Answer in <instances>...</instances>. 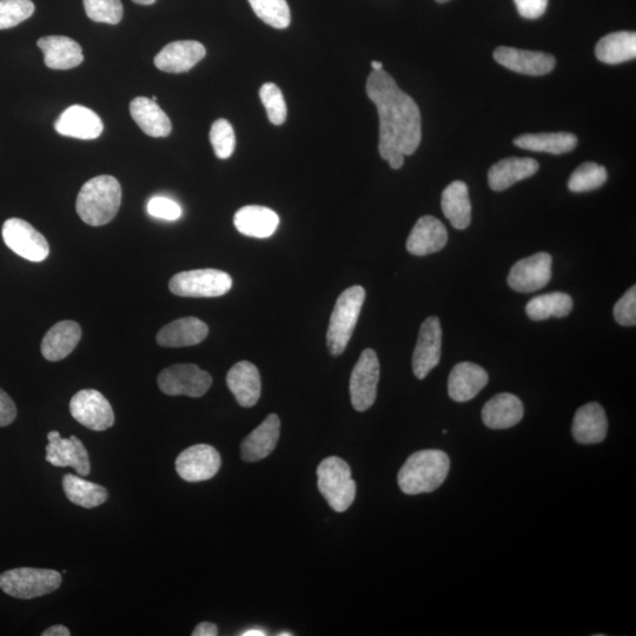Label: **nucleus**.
Returning a JSON list of instances; mask_svg holds the SVG:
<instances>
[{
	"mask_svg": "<svg viewBox=\"0 0 636 636\" xmlns=\"http://www.w3.org/2000/svg\"><path fill=\"white\" fill-rule=\"evenodd\" d=\"M86 16L96 23L117 25L123 18L121 0H83Z\"/></svg>",
	"mask_w": 636,
	"mask_h": 636,
	"instance_id": "obj_38",
	"label": "nucleus"
},
{
	"mask_svg": "<svg viewBox=\"0 0 636 636\" xmlns=\"http://www.w3.org/2000/svg\"><path fill=\"white\" fill-rule=\"evenodd\" d=\"M220 453L209 445H196L183 450L176 460V472L187 482L208 481L220 472Z\"/></svg>",
	"mask_w": 636,
	"mask_h": 636,
	"instance_id": "obj_12",
	"label": "nucleus"
},
{
	"mask_svg": "<svg viewBox=\"0 0 636 636\" xmlns=\"http://www.w3.org/2000/svg\"><path fill=\"white\" fill-rule=\"evenodd\" d=\"M130 114L144 134L162 138L171 134L170 118L157 102L147 97H137L130 103Z\"/></svg>",
	"mask_w": 636,
	"mask_h": 636,
	"instance_id": "obj_30",
	"label": "nucleus"
},
{
	"mask_svg": "<svg viewBox=\"0 0 636 636\" xmlns=\"http://www.w3.org/2000/svg\"><path fill=\"white\" fill-rule=\"evenodd\" d=\"M157 383L165 395L202 397L208 393L212 377L196 364H175L159 374Z\"/></svg>",
	"mask_w": 636,
	"mask_h": 636,
	"instance_id": "obj_8",
	"label": "nucleus"
},
{
	"mask_svg": "<svg viewBox=\"0 0 636 636\" xmlns=\"http://www.w3.org/2000/svg\"><path fill=\"white\" fill-rule=\"evenodd\" d=\"M70 413L82 426L104 432L115 423V413L102 393L95 389H84L70 401Z\"/></svg>",
	"mask_w": 636,
	"mask_h": 636,
	"instance_id": "obj_10",
	"label": "nucleus"
},
{
	"mask_svg": "<svg viewBox=\"0 0 636 636\" xmlns=\"http://www.w3.org/2000/svg\"><path fill=\"white\" fill-rule=\"evenodd\" d=\"M45 460L55 467H71L79 476H88L91 472L88 450L77 436L63 439L57 430L48 434Z\"/></svg>",
	"mask_w": 636,
	"mask_h": 636,
	"instance_id": "obj_15",
	"label": "nucleus"
},
{
	"mask_svg": "<svg viewBox=\"0 0 636 636\" xmlns=\"http://www.w3.org/2000/svg\"><path fill=\"white\" fill-rule=\"evenodd\" d=\"M122 203L121 184L109 175L97 176L79 191L76 209L81 220L91 227H102L118 214Z\"/></svg>",
	"mask_w": 636,
	"mask_h": 636,
	"instance_id": "obj_2",
	"label": "nucleus"
},
{
	"mask_svg": "<svg viewBox=\"0 0 636 636\" xmlns=\"http://www.w3.org/2000/svg\"><path fill=\"white\" fill-rule=\"evenodd\" d=\"M494 59L510 71L527 76H545L556 65L554 56L545 52L526 51L501 46L494 52Z\"/></svg>",
	"mask_w": 636,
	"mask_h": 636,
	"instance_id": "obj_16",
	"label": "nucleus"
},
{
	"mask_svg": "<svg viewBox=\"0 0 636 636\" xmlns=\"http://www.w3.org/2000/svg\"><path fill=\"white\" fill-rule=\"evenodd\" d=\"M607 177V170L602 165L583 163L569 178L568 188L573 192L596 190L606 183Z\"/></svg>",
	"mask_w": 636,
	"mask_h": 636,
	"instance_id": "obj_37",
	"label": "nucleus"
},
{
	"mask_svg": "<svg viewBox=\"0 0 636 636\" xmlns=\"http://www.w3.org/2000/svg\"><path fill=\"white\" fill-rule=\"evenodd\" d=\"M367 95L380 117V155L390 167H403L404 156L413 155L422 139L419 106L403 92L388 72L373 71L367 81Z\"/></svg>",
	"mask_w": 636,
	"mask_h": 636,
	"instance_id": "obj_1",
	"label": "nucleus"
},
{
	"mask_svg": "<svg viewBox=\"0 0 636 636\" xmlns=\"http://www.w3.org/2000/svg\"><path fill=\"white\" fill-rule=\"evenodd\" d=\"M43 636H70L69 628L63 625L52 626L42 633Z\"/></svg>",
	"mask_w": 636,
	"mask_h": 636,
	"instance_id": "obj_47",
	"label": "nucleus"
},
{
	"mask_svg": "<svg viewBox=\"0 0 636 636\" xmlns=\"http://www.w3.org/2000/svg\"><path fill=\"white\" fill-rule=\"evenodd\" d=\"M260 97L271 123L282 125L286 122L287 104L281 89L276 84L265 83L260 90Z\"/></svg>",
	"mask_w": 636,
	"mask_h": 636,
	"instance_id": "obj_41",
	"label": "nucleus"
},
{
	"mask_svg": "<svg viewBox=\"0 0 636 636\" xmlns=\"http://www.w3.org/2000/svg\"><path fill=\"white\" fill-rule=\"evenodd\" d=\"M489 376L485 369L475 363L456 364L448 380L450 399L463 403L473 400L488 384Z\"/></svg>",
	"mask_w": 636,
	"mask_h": 636,
	"instance_id": "obj_20",
	"label": "nucleus"
},
{
	"mask_svg": "<svg viewBox=\"0 0 636 636\" xmlns=\"http://www.w3.org/2000/svg\"><path fill=\"white\" fill-rule=\"evenodd\" d=\"M380 380L379 357L373 349H366L360 356L350 377L351 404L357 412H366L376 401Z\"/></svg>",
	"mask_w": 636,
	"mask_h": 636,
	"instance_id": "obj_9",
	"label": "nucleus"
},
{
	"mask_svg": "<svg viewBox=\"0 0 636 636\" xmlns=\"http://www.w3.org/2000/svg\"><path fill=\"white\" fill-rule=\"evenodd\" d=\"M317 486L331 509L346 512L356 498V482L348 463L341 457L330 456L317 468Z\"/></svg>",
	"mask_w": 636,
	"mask_h": 636,
	"instance_id": "obj_5",
	"label": "nucleus"
},
{
	"mask_svg": "<svg viewBox=\"0 0 636 636\" xmlns=\"http://www.w3.org/2000/svg\"><path fill=\"white\" fill-rule=\"evenodd\" d=\"M573 298L565 293H551L532 298L526 306L530 320L545 321L548 318H562L571 314Z\"/></svg>",
	"mask_w": 636,
	"mask_h": 636,
	"instance_id": "obj_35",
	"label": "nucleus"
},
{
	"mask_svg": "<svg viewBox=\"0 0 636 636\" xmlns=\"http://www.w3.org/2000/svg\"><path fill=\"white\" fill-rule=\"evenodd\" d=\"M35 12L31 0H0V30H8L29 19Z\"/></svg>",
	"mask_w": 636,
	"mask_h": 636,
	"instance_id": "obj_39",
	"label": "nucleus"
},
{
	"mask_svg": "<svg viewBox=\"0 0 636 636\" xmlns=\"http://www.w3.org/2000/svg\"><path fill=\"white\" fill-rule=\"evenodd\" d=\"M447 242L445 225L434 216H423L416 222L408 237L407 250L415 256H427L439 253Z\"/></svg>",
	"mask_w": 636,
	"mask_h": 636,
	"instance_id": "obj_19",
	"label": "nucleus"
},
{
	"mask_svg": "<svg viewBox=\"0 0 636 636\" xmlns=\"http://www.w3.org/2000/svg\"><path fill=\"white\" fill-rule=\"evenodd\" d=\"M3 240L13 253L30 262H43L50 254L46 238L21 218H10L4 223Z\"/></svg>",
	"mask_w": 636,
	"mask_h": 636,
	"instance_id": "obj_11",
	"label": "nucleus"
},
{
	"mask_svg": "<svg viewBox=\"0 0 636 636\" xmlns=\"http://www.w3.org/2000/svg\"><path fill=\"white\" fill-rule=\"evenodd\" d=\"M207 55V50L200 42H172L155 57V65L168 74L188 72Z\"/></svg>",
	"mask_w": 636,
	"mask_h": 636,
	"instance_id": "obj_18",
	"label": "nucleus"
},
{
	"mask_svg": "<svg viewBox=\"0 0 636 636\" xmlns=\"http://www.w3.org/2000/svg\"><path fill=\"white\" fill-rule=\"evenodd\" d=\"M371 68H373L374 71H380L383 70V64L381 62L374 61L371 62Z\"/></svg>",
	"mask_w": 636,
	"mask_h": 636,
	"instance_id": "obj_50",
	"label": "nucleus"
},
{
	"mask_svg": "<svg viewBox=\"0 0 636 636\" xmlns=\"http://www.w3.org/2000/svg\"><path fill=\"white\" fill-rule=\"evenodd\" d=\"M442 350V328L439 317H428L422 323L413 355V371L417 379L424 380L439 366Z\"/></svg>",
	"mask_w": 636,
	"mask_h": 636,
	"instance_id": "obj_14",
	"label": "nucleus"
},
{
	"mask_svg": "<svg viewBox=\"0 0 636 636\" xmlns=\"http://www.w3.org/2000/svg\"><path fill=\"white\" fill-rule=\"evenodd\" d=\"M441 208L455 229H467L472 222V203L467 184L461 181L450 183L442 192Z\"/></svg>",
	"mask_w": 636,
	"mask_h": 636,
	"instance_id": "obj_31",
	"label": "nucleus"
},
{
	"mask_svg": "<svg viewBox=\"0 0 636 636\" xmlns=\"http://www.w3.org/2000/svg\"><path fill=\"white\" fill-rule=\"evenodd\" d=\"M243 636H264L267 635L262 629H250V631L242 633Z\"/></svg>",
	"mask_w": 636,
	"mask_h": 636,
	"instance_id": "obj_48",
	"label": "nucleus"
},
{
	"mask_svg": "<svg viewBox=\"0 0 636 636\" xmlns=\"http://www.w3.org/2000/svg\"><path fill=\"white\" fill-rule=\"evenodd\" d=\"M55 129L59 135L90 141L102 135L104 124L95 111L72 105L59 116Z\"/></svg>",
	"mask_w": 636,
	"mask_h": 636,
	"instance_id": "obj_17",
	"label": "nucleus"
},
{
	"mask_svg": "<svg viewBox=\"0 0 636 636\" xmlns=\"http://www.w3.org/2000/svg\"><path fill=\"white\" fill-rule=\"evenodd\" d=\"M539 163L533 158L509 157L493 165L488 172L489 187L503 191L515 183L532 177L539 171Z\"/></svg>",
	"mask_w": 636,
	"mask_h": 636,
	"instance_id": "obj_27",
	"label": "nucleus"
},
{
	"mask_svg": "<svg viewBox=\"0 0 636 636\" xmlns=\"http://www.w3.org/2000/svg\"><path fill=\"white\" fill-rule=\"evenodd\" d=\"M595 55L605 64L615 65L632 61L636 57L635 32L609 33L596 45Z\"/></svg>",
	"mask_w": 636,
	"mask_h": 636,
	"instance_id": "obj_32",
	"label": "nucleus"
},
{
	"mask_svg": "<svg viewBox=\"0 0 636 636\" xmlns=\"http://www.w3.org/2000/svg\"><path fill=\"white\" fill-rule=\"evenodd\" d=\"M291 635H293V634H291V633H280V634H278V636H291Z\"/></svg>",
	"mask_w": 636,
	"mask_h": 636,
	"instance_id": "obj_51",
	"label": "nucleus"
},
{
	"mask_svg": "<svg viewBox=\"0 0 636 636\" xmlns=\"http://www.w3.org/2000/svg\"><path fill=\"white\" fill-rule=\"evenodd\" d=\"M227 384L241 407L256 406L262 392L260 371L255 364L242 361L229 370Z\"/></svg>",
	"mask_w": 636,
	"mask_h": 636,
	"instance_id": "obj_22",
	"label": "nucleus"
},
{
	"mask_svg": "<svg viewBox=\"0 0 636 636\" xmlns=\"http://www.w3.org/2000/svg\"><path fill=\"white\" fill-rule=\"evenodd\" d=\"M552 262V256L547 253L516 262L508 276L509 287L525 294L545 288L552 278Z\"/></svg>",
	"mask_w": 636,
	"mask_h": 636,
	"instance_id": "obj_13",
	"label": "nucleus"
},
{
	"mask_svg": "<svg viewBox=\"0 0 636 636\" xmlns=\"http://www.w3.org/2000/svg\"><path fill=\"white\" fill-rule=\"evenodd\" d=\"M82 339V329L77 322L62 321L45 334L42 354L45 360L58 362L66 359Z\"/></svg>",
	"mask_w": 636,
	"mask_h": 636,
	"instance_id": "obj_26",
	"label": "nucleus"
},
{
	"mask_svg": "<svg viewBox=\"0 0 636 636\" xmlns=\"http://www.w3.org/2000/svg\"><path fill=\"white\" fill-rule=\"evenodd\" d=\"M515 147L529 151L547 152L552 155H563L573 151L578 145V138L569 132H552V134H529L514 139Z\"/></svg>",
	"mask_w": 636,
	"mask_h": 636,
	"instance_id": "obj_34",
	"label": "nucleus"
},
{
	"mask_svg": "<svg viewBox=\"0 0 636 636\" xmlns=\"http://www.w3.org/2000/svg\"><path fill=\"white\" fill-rule=\"evenodd\" d=\"M615 321L624 327H634L636 324V287L627 290L614 307Z\"/></svg>",
	"mask_w": 636,
	"mask_h": 636,
	"instance_id": "obj_42",
	"label": "nucleus"
},
{
	"mask_svg": "<svg viewBox=\"0 0 636 636\" xmlns=\"http://www.w3.org/2000/svg\"><path fill=\"white\" fill-rule=\"evenodd\" d=\"M281 435V420L276 414H270L254 432H251L241 445L244 461L257 462L274 452Z\"/></svg>",
	"mask_w": 636,
	"mask_h": 636,
	"instance_id": "obj_21",
	"label": "nucleus"
},
{
	"mask_svg": "<svg viewBox=\"0 0 636 636\" xmlns=\"http://www.w3.org/2000/svg\"><path fill=\"white\" fill-rule=\"evenodd\" d=\"M149 215L161 220L176 221L182 216V208L168 197H154L148 203Z\"/></svg>",
	"mask_w": 636,
	"mask_h": 636,
	"instance_id": "obj_43",
	"label": "nucleus"
},
{
	"mask_svg": "<svg viewBox=\"0 0 636 636\" xmlns=\"http://www.w3.org/2000/svg\"><path fill=\"white\" fill-rule=\"evenodd\" d=\"M258 18L275 29H287L291 15L287 0H249Z\"/></svg>",
	"mask_w": 636,
	"mask_h": 636,
	"instance_id": "obj_36",
	"label": "nucleus"
},
{
	"mask_svg": "<svg viewBox=\"0 0 636 636\" xmlns=\"http://www.w3.org/2000/svg\"><path fill=\"white\" fill-rule=\"evenodd\" d=\"M525 409L519 397L503 393L493 397L482 409V420L490 429H508L519 424Z\"/></svg>",
	"mask_w": 636,
	"mask_h": 636,
	"instance_id": "obj_28",
	"label": "nucleus"
},
{
	"mask_svg": "<svg viewBox=\"0 0 636 636\" xmlns=\"http://www.w3.org/2000/svg\"><path fill=\"white\" fill-rule=\"evenodd\" d=\"M516 8L523 18L538 19L545 15L548 0H514Z\"/></svg>",
	"mask_w": 636,
	"mask_h": 636,
	"instance_id": "obj_44",
	"label": "nucleus"
},
{
	"mask_svg": "<svg viewBox=\"0 0 636 636\" xmlns=\"http://www.w3.org/2000/svg\"><path fill=\"white\" fill-rule=\"evenodd\" d=\"M132 2L139 5H152L157 2V0H132Z\"/></svg>",
	"mask_w": 636,
	"mask_h": 636,
	"instance_id": "obj_49",
	"label": "nucleus"
},
{
	"mask_svg": "<svg viewBox=\"0 0 636 636\" xmlns=\"http://www.w3.org/2000/svg\"><path fill=\"white\" fill-rule=\"evenodd\" d=\"M209 334V328L196 317H184L164 326L157 334V343L164 348L191 347L200 344Z\"/></svg>",
	"mask_w": 636,
	"mask_h": 636,
	"instance_id": "obj_23",
	"label": "nucleus"
},
{
	"mask_svg": "<svg viewBox=\"0 0 636 636\" xmlns=\"http://www.w3.org/2000/svg\"><path fill=\"white\" fill-rule=\"evenodd\" d=\"M450 469L448 455L441 450L427 449L408 457L397 481L404 494L432 493L446 481Z\"/></svg>",
	"mask_w": 636,
	"mask_h": 636,
	"instance_id": "obj_3",
	"label": "nucleus"
},
{
	"mask_svg": "<svg viewBox=\"0 0 636 636\" xmlns=\"http://www.w3.org/2000/svg\"><path fill=\"white\" fill-rule=\"evenodd\" d=\"M210 142L218 158L228 159L233 156L236 148V136L233 125H231L227 119H218V121L212 124Z\"/></svg>",
	"mask_w": 636,
	"mask_h": 636,
	"instance_id": "obj_40",
	"label": "nucleus"
},
{
	"mask_svg": "<svg viewBox=\"0 0 636 636\" xmlns=\"http://www.w3.org/2000/svg\"><path fill=\"white\" fill-rule=\"evenodd\" d=\"M63 576L52 569L15 568L0 574V589L12 598L31 600L56 592Z\"/></svg>",
	"mask_w": 636,
	"mask_h": 636,
	"instance_id": "obj_6",
	"label": "nucleus"
},
{
	"mask_svg": "<svg viewBox=\"0 0 636 636\" xmlns=\"http://www.w3.org/2000/svg\"><path fill=\"white\" fill-rule=\"evenodd\" d=\"M437 3L443 4L449 2V0H436Z\"/></svg>",
	"mask_w": 636,
	"mask_h": 636,
	"instance_id": "obj_52",
	"label": "nucleus"
},
{
	"mask_svg": "<svg viewBox=\"0 0 636 636\" xmlns=\"http://www.w3.org/2000/svg\"><path fill=\"white\" fill-rule=\"evenodd\" d=\"M63 489L71 503L85 509L102 506L109 498L105 487L86 481L82 476L66 474L63 477Z\"/></svg>",
	"mask_w": 636,
	"mask_h": 636,
	"instance_id": "obj_33",
	"label": "nucleus"
},
{
	"mask_svg": "<svg viewBox=\"0 0 636 636\" xmlns=\"http://www.w3.org/2000/svg\"><path fill=\"white\" fill-rule=\"evenodd\" d=\"M37 44L44 53L46 66L52 70L74 69L84 61L81 45L69 37H43Z\"/></svg>",
	"mask_w": 636,
	"mask_h": 636,
	"instance_id": "obj_24",
	"label": "nucleus"
},
{
	"mask_svg": "<svg viewBox=\"0 0 636 636\" xmlns=\"http://www.w3.org/2000/svg\"><path fill=\"white\" fill-rule=\"evenodd\" d=\"M607 432V416L599 403H588L575 413L572 427L575 441L582 445H595L606 439Z\"/></svg>",
	"mask_w": 636,
	"mask_h": 636,
	"instance_id": "obj_25",
	"label": "nucleus"
},
{
	"mask_svg": "<svg viewBox=\"0 0 636 636\" xmlns=\"http://www.w3.org/2000/svg\"><path fill=\"white\" fill-rule=\"evenodd\" d=\"M233 288V278L224 271L200 269L183 271L171 278L169 289L181 297H220Z\"/></svg>",
	"mask_w": 636,
	"mask_h": 636,
	"instance_id": "obj_7",
	"label": "nucleus"
},
{
	"mask_svg": "<svg viewBox=\"0 0 636 636\" xmlns=\"http://www.w3.org/2000/svg\"><path fill=\"white\" fill-rule=\"evenodd\" d=\"M17 408L11 397L0 388V427L10 426L16 420Z\"/></svg>",
	"mask_w": 636,
	"mask_h": 636,
	"instance_id": "obj_45",
	"label": "nucleus"
},
{
	"mask_svg": "<svg viewBox=\"0 0 636 636\" xmlns=\"http://www.w3.org/2000/svg\"><path fill=\"white\" fill-rule=\"evenodd\" d=\"M366 290L354 286L337 298L327 331V346L331 355L340 356L348 347L361 314Z\"/></svg>",
	"mask_w": 636,
	"mask_h": 636,
	"instance_id": "obj_4",
	"label": "nucleus"
},
{
	"mask_svg": "<svg viewBox=\"0 0 636 636\" xmlns=\"http://www.w3.org/2000/svg\"><path fill=\"white\" fill-rule=\"evenodd\" d=\"M234 224L241 234L255 238H268L275 234L280 217L274 210L248 205L236 212Z\"/></svg>",
	"mask_w": 636,
	"mask_h": 636,
	"instance_id": "obj_29",
	"label": "nucleus"
},
{
	"mask_svg": "<svg viewBox=\"0 0 636 636\" xmlns=\"http://www.w3.org/2000/svg\"><path fill=\"white\" fill-rule=\"evenodd\" d=\"M194 636H216L218 635V628L215 624H211V622H202V624L198 625L195 628V631L192 632Z\"/></svg>",
	"mask_w": 636,
	"mask_h": 636,
	"instance_id": "obj_46",
	"label": "nucleus"
}]
</instances>
